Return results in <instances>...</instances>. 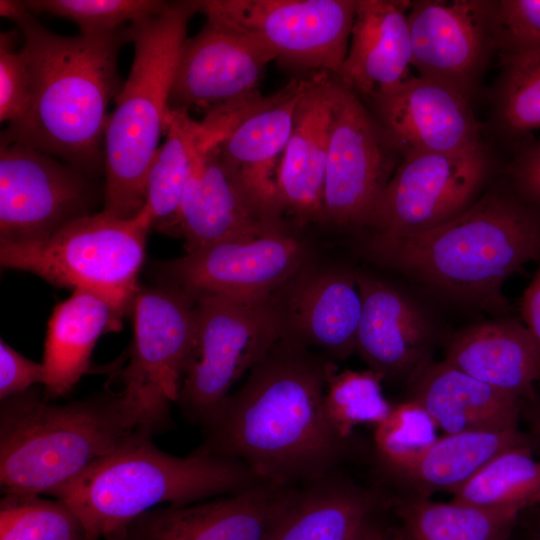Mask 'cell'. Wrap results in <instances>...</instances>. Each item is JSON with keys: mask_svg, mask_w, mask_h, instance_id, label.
I'll use <instances>...</instances> for the list:
<instances>
[{"mask_svg": "<svg viewBox=\"0 0 540 540\" xmlns=\"http://www.w3.org/2000/svg\"><path fill=\"white\" fill-rule=\"evenodd\" d=\"M521 316L534 341L540 360V267L523 292Z\"/></svg>", "mask_w": 540, "mask_h": 540, "instance_id": "obj_42", "label": "cell"}, {"mask_svg": "<svg viewBox=\"0 0 540 540\" xmlns=\"http://www.w3.org/2000/svg\"><path fill=\"white\" fill-rule=\"evenodd\" d=\"M94 179L31 147L0 143V242L44 241L93 214Z\"/></svg>", "mask_w": 540, "mask_h": 540, "instance_id": "obj_12", "label": "cell"}, {"mask_svg": "<svg viewBox=\"0 0 540 540\" xmlns=\"http://www.w3.org/2000/svg\"><path fill=\"white\" fill-rule=\"evenodd\" d=\"M385 377L371 369L338 371L332 361L327 372L324 411L336 434L348 440L353 430L363 424L377 425L392 405L382 390Z\"/></svg>", "mask_w": 540, "mask_h": 540, "instance_id": "obj_33", "label": "cell"}, {"mask_svg": "<svg viewBox=\"0 0 540 540\" xmlns=\"http://www.w3.org/2000/svg\"><path fill=\"white\" fill-rule=\"evenodd\" d=\"M411 1L357 0L346 57L333 75L346 89L371 98L412 76L407 13Z\"/></svg>", "mask_w": 540, "mask_h": 540, "instance_id": "obj_24", "label": "cell"}, {"mask_svg": "<svg viewBox=\"0 0 540 540\" xmlns=\"http://www.w3.org/2000/svg\"><path fill=\"white\" fill-rule=\"evenodd\" d=\"M451 502L479 507L540 506V460L532 445L511 447L499 453L452 493Z\"/></svg>", "mask_w": 540, "mask_h": 540, "instance_id": "obj_32", "label": "cell"}, {"mask_svg": "<svg viewBox=\"0 0 540 540\" xmlns=\"http://www.w3.org/2000/svg\"><path fill=\"white\" fill-rule=\"evenodd\" d=\"M164 136L148 169L144 206L154 226L167 233L176 218L194 159L210 138L202 122L195 121L188 111L171 108Z\"/></svg>", "mask_w": 540, "mask_h": 540, "instance_id": "obj_30", "label": "cell"}, {"mask_svg": "<svg viewBox=\"0 0 540 540\" xmlns=\"http://www.w3.org/2000/svg\"><path fill=\"white\" fill-rule=\"evenodd\" d=\"M511 57H522V58L540 59V50L535 51V52H531V53L522 54V55L511 56Z\"/></svg>", "mask_w": 540, "mask_h": 540, "instance_id": "obj_46", "label": "cell"}, {"mask_svg": "<svg viewBox=\"0 0 540 540\" xmlns=\"http://www.w3.org/2000/svg\"><path fill=\"white\" fill-rule=\"evenodd\" d=\"M281 337L316 348L328 359L356 351L362 300L355 270L312 260L269 298Z\"/></svg>", "mask_w": 540, "mask_h": 540, "instance_id": "obj_17", "label": "cell"}, {"mask_svg": "<svg viewBox=\"0 0 540 540\" xmlns=\"http://www.w3.org/2000/svg\"><path fill=\"white\" fill-rule=\"evenodd\" d=\"M313 260L310 246L288 229L217 243L157 265L161 284L192 299L220 295L264 301Z\"/></svg>", "mask_w": 540, "mask_h": 540, "instance_id": "obj_14", "label": "cell"}, {"mask_svg": "<svg viewBox=\"0 0 540 540\" xmlns=\"http://www.w3.org/2000/svg\"><path fill=\"white\" fill-rule=\"evenodd\" d=\"M17 30L0 34V121L15 125L27 116L32 100V78L22 49L16 50Z\"/></svg>", "mask_w": 540, "mask_h": 540, "instance_id": "obj_39", "label": "cell"}, {"mask_svg": "<svg viewBox=\"0 0 540 540\" xmlns=\"http://www.w3.org/2000/svg\"><path fill=\"white\" fill-rule=\"evenodd\" d=\"M492 2L420 0L407 13L412 66L471 101L496 43Z\"/></svg>", "mask_w": 540, "mask_h": 540, "instance_id": "obj_15", "label": "cell"}, {"mask_svg": "<svg viewBox=\"0 0 540 540\" xmlns=\"http://www.w3.org/2000/svg\"><path fill=\"white\" fill-rule=\"evenodd\" d=\"M331 362L280 337L203 427L205 440L196 450L236 459L261 481L281 486L336 470L347 441L324 411Z\"/></svg>", "mask_w": 540, "mask_h": 540, "instance_id": "obj_1", "label": "cell"}, {"mask_svg": "<svg viewBox=\"0 0 540 540\" xmlns=\"http://www.w3.org/2000/svg\"><path fill=\"white\" fill-rule=\"evenodd\" d=\"M152 227L154 219L145 206L131 219L101 210L44 241L0 242V263L58 287L99 293L130 310Z\"/></svg>", "mask_w": 540, "mask_h": 540, "instance_id": "obj_7", "label": "cell"}, {"mask_svg": "<svg viewBox=\"0 0 540 540\" xmlns=\"http://www.w3.org/2000/svg\"><path fill=\"white\" fill-rule=\"evenodd\" d=\"M536 508L537 513L534 517V522L532 525V533L535 540H540V506L533 507Z\"/></svg>", "mask_w": 540, "mask_h": 540, "instance_id": "obj_45", "label": "cell"}, {"mask_svg": "<svg viewBox=\"0 0 540 540\" xmlns=\"http://www.w3.org/2000/svg\"><path fill=\"white\" fill-rule=\"evenodd\" d=\"M362 300L356 351L369 369L408 379L431 360L434 327L411 297L383 280L355 270Z\"/></svg>", "mask_w": 540, "mask_h": 540, "instance_id": "obj_22", "label": "cell"}, {"mask_svg": "<svg viewBox=\"0 0 540 540\" xmlns=\"http://www.w3.org/2000/svg\"><path fill=\"white\" fill-rule=\"evenodd\" d=\"M193 300L194 341L177 403L188 419L205 427L281 330L269 299L202 295Z\"/></svg>", "mask_w": 540, "mask_h": 540, "instance_id": "obj_8", "label": "cell"}, {"mask_svg": "<svg viewBox=\"0 0 540 540\" xmlns=\"http://www.w3.org/2000/svg\"><path fill=\"white\" fill-rule=\"evenodd\" d=\"M306 83L307 77L292 78L247 111L218 142L222 160L247 200L272 226L286 227L277 199V170Z\"/></svg>", "mask_w": 540, "mask_h": 540, "instance_id": "obj_18", "label": "cell"}, {"mask_svg": "<svg viewBox=\"0 0 540 540\" xmlns=\"http://www.w3.org/2000/svg\"><path fill=\"white\" fill-rule=\"evenodd\" d=\"M0 15L20 30L32 78L30 110L1 132L0 143L31 147L92 178L104 174L107 108L124 84L117 62L130 42L128 25L107 33L59 35L15 0H1Z\"/></svg>", "mask_w": 540, "mask_h": 540, "instance_id": "obj_2", "label": "cell"}, {"mask_svg": "<svg viewBox=\"0 0 540 540\" xmlns=\"http://www.w3.org/2000/svg\"><path fill=\"white\" fill-rule=\"evenodd\" d=\"M378 503L334 470L291 487L266 540H353Z\"/></svg>", "mask_w": 540, "mask_h": 540, "instance_id": "obj_27", "label": "cell"}, {"mask_svg": "<svg viewBox=\"0 0 540 540\" xmlns=\"http://www.w3.org/2000/svg\"><path fill=\"white\" fill-rule=\"evenodd\" d=\"M527 416L531 426V429L535 436L540 439V400L537 398L533 401H529Z\"/></svg>", "mask_w": 540, "mask_h": 540, "instance_id": "obj_44", "label": "cell"}, {"mask_svg": "<svg viewBox=\"0 0 540 540\" xmlns=\"http://www.w3.org/2000/svg\"><path fill=\"white\" fill-rule=\"evenodd\" d=\"M331 76L309 73L293 127L277 170L282 216L303 226L323 221L325 172L331 119Z\"/></svg>", "mask_w": 540, "mask_h": 540, "instance_id": "obj_23", "label": "cell"}, {"mask_svg": "<svg viewBox=\"0 0 540 540\" xmlns=\"http://www.w3.org/2000/svg\"><path fill=\"white\" fill-rule=\"evenodd\" d=\"M489 168L483 145L403 158L381 196L369 236H408L452 220L479 198Z\"/></svg>", "mask_w": 540, "mask_h": 540, "instance_id": "obj_13", "label": "cell"}, {"mask_svg": "<svg viewBox=\"0 0 540 540\" xmlns=\"http://www.w3.org/2000/svg\"><path fill=\"white\" fill-rule=\"evenodd\" d=\"M287 229L263 222L224 164L218 143L198 151L176 218L167 233L184 239L186 253Z\"/></svg>", "mask_w": 540, "mask_h": 540, "instance_id": "obj_21", "label": "cell"}, {"mask_svg": "<svg viewBox=\"0 0 540 540\" xmlns=\"http://www.w3.org/2000/svg\"><path fill=\"white\" fill-rule=\"evenodd\" d=\"M160 0H25L33 14L45 13L74 22L81 34L115 31L125 23L156 16L168 5Z\"/></svg>", "mask_w": 540, "mask_h": 540, "instance_id": "obj_37", "label": "cell"}, {"mask_svg": "<svg viewBox=\"0 0 540 540\" xmlns=\"http://www.w3.org/2000/svg\"><path fill=\"white\" fill-rule=\"evenodd\" d=\"M201 0L169 1L158 15L128 25L131 69L109 113L104 136V211L135 217L145 205V183L165 135L169 99L190 19Z\"/></svg>", "mask_w": 540, "mask_h": 540, "instance_id": "obj_5", "label": "cell"}, {"mask_svg": "<svg viewBox=\"0 0 540 540\" xmlns=\"http://www.w3.org/2000/svg\"><path fill=\"white\" fill-rule=\"evenodd\" d=\"M272 54L249 38L206 21L186 38L170 93L171 109H195L205 116L263 98L258 86Z\"/></svg>", "mask_w": 540, "mask_h": 540, "instance_id": "obj_16", "label": "cell"}, {"mask_svg": "<svg viewBox=\"0 0 540 540\" xmlns=\"http://www.w3.org/2000/svg\"><path fill=\"white\" fill-rule=\"evenodd\" d=\"M410 398L445 434L518 428L522 400L508 395L444 359H432L408 379Z\"/></svg>", "mask_w": 540, "mask_h": 540, "instance_id": "obj_25", "label": "cell"}, {"mask_svg": "<svg viewBox=\"0 0 540 540\" xmlns=\"http://www.w3.org/2000/svg\"><path fill=\"white\" fill-rule=\"evenodd\" d=\"M368 258L464 304L504 307L502 287L540 261V212L514 192L492 190L466 211L425 232L368 236Z\"/></svg>", "mask_w": 540, "mask_h": 540, "instance_id": "obj_3", "label": "cell"}, {"mask_svg": "<svg viewBox=\"0 0 540 540\" xmlns=\"http://www.w3.org/2000/svg\"><path fill=\"white\" fill-rule=\"evenodd\" d=\"M524 511L433 502L420 495L400 501L396 509L402 540H507Z\"/></svg>", "mask_w": 540, "mask_h": 540, "instance_id": "obj_31", "label": "cell"}, {"mask_svg": "<svg viewBox=\"0 0 540 540\" xmlns=\"http://www.w3.org/2000/svg\"><path fill=\"white\" fill-rule=\"evenodd\" d=\"M356 5L357 0H201L200 13L285 65L335 75L348 51Z\"/></svg>", "mask_w": 540, "mask_h": 540, "instance_id": "obj_10", "label": "cell"}, {"mask_svg": "<svg viewBox=\"0 0 540 540\" xmlns=\"http://www.w3.org/2000/svg\"><path fill=\"white\" fill-rule=\"evenodd\" d=\"M0 540H91L64 501L36 494H5L0 501Z\"/></svg>", "mask_w": 540, "mask_h": 540, "instance_id": "obj_34", "label": "cell"}, {"mask_svg": "<svg viewBox=\"0 0 540 540\" xmlns=\"http://www.w3.org/2000/svg\"><path fill=\"white\" fill-rule=\"evenodd\" d=\"M353 540H402L401 534L392 536L368 518Z\"/></svg>", "mask_w": 540, "mask_h": 540, "instance_id": "obj_43", "label": "cell"}, {"mask_svg": "<svg viewBox=\"0 0 540 540\" xmlns=\"http://www.w3.org/2000/svg\"><path fill=\"white\" fill-rule=\"evenodd\" d=\"M374 427L373 441L379 461L396 477L438 438L434 420L411 399L392 406Z\"/></svg>", "mask_w": 540, "mask_h": 540, "instance_id": "obj_36", "label": "cell"}, {"mask_svg": "<svg viewBox=\"0 0 540 540\" xmlns=\"http://www.w3.org/2000/svg\"><path fill=\"white\" fill-rule=\"evenodd\" d=\"M507 174L514 194L540 212V140L520 149Z\"/></svg>", "mask_w": 540, "mask_h": 540, "instance_id": "obj_41", "label": "cell"}, {"mask_svg": "<svg viewBox=\"0 0 540 540\" xmlns=\"http://www.w3.org/2000/svg\"><path fill=\"white\" fill-rule=\"evenodd\" d=\"M499 61L496 118L503 132L520 137L540 128V59L499 57Z\"/></svg>", "mask_w": 540, "mask_h": 540, "instance_id": "obj_35", "label": "cell"}, {"mask_svg": "<svg viewBox=\"0 0 540 540\" xmlns=\"http://www.w3.org/2000/svg\"><path fill=\"white\" fill-rule=\"evenodd\" d=\"M375 118L403 158L431 152H461L482 145L470 100L423 76L369 98Z\"/></svg>", "mask_w": 540, "mask_h": 540, "instance_id": "obj_19", "label": "cell"}, {"mask_svg": "<svg viewBox=\"0 0 540 540\" xmlns=\"http://www.w3.org/2000/svg\"><path fill=\"white\" fill-rule=\"evenodd\" d=\"M150 438L134 432L50 494L75 511L91 540H120L156 505L195 504L263 482L236 459L197 450L179 457Z\"/></svg>", "mask_w": 540, "mask_h": 540, "instance_id": "obj_4", "label": "cell"}, {"mask_svg": "<svg viewBox=\"0 0 540 540\" xmlns=\"http://www.w3.org/2000/svg\"><path fill=\"white\" fill-rule=\"evenodd\" d=\"M126 311L108 297L82 289L56 305L48 322L42 361L46 399L72 390L87 372L98 338L118 330Z\"/></svg>", "mask_w": 540, "mask_h": 540, "instance_id": "obj_28", "label": "cell"}, {"mask_svg": "<svg viewBox=\"0 0 540 540\" xmlns=\"http://www.w3.org/2000/svg\"><path fill=\"white\" fill-rule=\"evenodd\" d=\"M331 119L323 221L369 229L381 196L403 157L359 97L331 76Z\"/></svg>", "mask_w": 540, "mask_h": 540, "instance_id": "obj_11", "label": "cell"}, {"mask_svg": "<svg viewBox=\"0 0 540 540\" xmlns=\"http://www.w3.org/2000/svg\"><path fill=\"white\" fill-rule=\"evenodd\" d=\"M444 360L518 399L535 400L540 384V360L523 322L499 319L468 326L447 346Z\"/></svg>", "mask_w": 540, "mask_h": 540, "instance_id": "obj_26", "label": "cell"}, {"mask_svg": "<svg viewBox=\"0 0 540 540\" xmlns=\"http://www.w3.org/2000/svg\"><path fill=\"white\" fill-rule=\"evenodd\" d=\"M42 363L34 362L0 341V399L4 401L44 383Z\"/></svg>", "mask_w": 540, "mask_h": 540, "instance_id": "obj_40", "label": "cell"}, {"mask_svg": "<svg viewBox=\"0 0 540 540\" xmlns=\"http://www.w3.org/2000/svg\"><path fill=\"white\" fill-rule=\"evenodd\" d=\"M532 445L518 428L445 434L422 451L397 477L411 485L416 495L436 491L450 494L502 451Z\"/></svg>", "mask_w": 540, "mask_h": 540, "instance_id": "obj_29", "label": "cell"}, {"mask_svg": "<svg viewBox=\"0 0 540 540\" xmlns=\"http://www.w3.org/2000/svg\"><path fill=\"white\" fill-rule=\"evenodd\" d=\"M492 26L499 57L540 50V0L493 1Z\"/></svg>", "mask_w": 540, "mask_h": 540, "instance_id": "obj_38", "label": "cell"}, {"mask_svg": "<svg viewBox=\"0 0 540 540\" xmlns=\"http://www.w3.org/2000/svg\"><path fill=\"white\" fill-rule=\"evenodd\" d=\"M291 487L261 482L212 500L153 509L120 540H266Z\"/></svg>", "mask_w": 540, "mask_h": 540, "instance_id": "obj_20", "label": "cell"}, {"mask_svg": "<svg viewBox=\"0 0 540 540\" xmlns=\"http://www.w3.org/2000/svg\"><path fill=\"white\" fill-rule=\"evenodd\" d=\"M134 432L119 392L57 404L31 388L1 401L2 493L50 495Z\"/></svg>", "mask_w": 540, "mask_h": 540, "instance_id": "obj_6", "label": "cell"}, {"mask_svg": "<svg viewBox=\"0 0 540 540\" xmlns=\"http://www.w3.org/2000/svg\"><path fill=\"white\" fill-rule=\"evenodd\" d=\"M133 340L118 374L135 431L151 437L170 423L191 354L194 300L167 285L138 287L131 304Z\"/></svg>", "mask_w": 540, "mask_h": 540, "instance_id": "obj_9", "label": "cell"}]
</instances>
